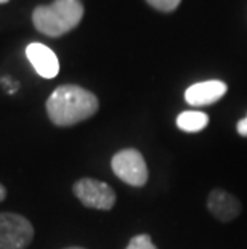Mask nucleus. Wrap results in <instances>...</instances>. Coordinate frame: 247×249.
<instances>
[{
    "label": "nucleus",
    "instance_id": "obj_1",
    "mask_svg": "<svg viewBox=\"0 0 247 249\" xmlns=\"http://www.w3.org/2000/svg\"><path fill=\"white\" fill-rule=\"evenodd\" d=\"M98 98L79 86H60L47 100V114L55 125L71 127L92 118L98 111Z\"/></svg>",
    "mask_w": 247,
    "mask_h": 249
},
{
    "label": "nucleus",
    "instance_id": "obj_2",
    "mask_svg": "<svg viewBox=\"0 0 247 249\" xmlns=\"http://www.w3.org/2000/svg\"><path fill=\"white\" fill-rule=\"evenodd\" d=\"M83 5L81 0H55L34 10L33 23L39 33L49 37L67 34L82 21Z\"/></svg>",
    "mask_w": 247,
    "mask_h": 249
},
{
    "label": "nucleus",
    "instance_id": "obj_3",
    "mask_svg": "<svg viewBox=\"0 0 247 249\" xmlns=\"http://www.w3.org/2000/svg\"><path fill=\"white\" fill-rule=\"evenodd\" d=\"M111 167L124 183L132 187H143L148 182V166L143 155L135 148H125L115 153L111 160Z\"/></svg>",
    "mask_w": 247,
    "mask_h": 249
},
{
    "label": "nucleus",
    "instance_id": "obj_4",
    "mask_svg": "<svg viewBox=\"0 0 247 249\" xmlns=\"http://www.w3.org/2000/svg\"><path fill=\"white\" fill-rule=\"evenodd\" d=\"M34 238V227L26 217L0 213V249H26Z\"/></svg>",
    "mask_w": 247,
    "mask_h": 249
},
{
    "label": "nucleus",
    "instance_id": "obj_5",
    "mask_svg": "<svg viewBox=\"0 0 247 249\" xmlns=\"http://www.w3.org/2000/svg\"><path fill=\"white\" fill-rule=\"evenodd\" d=\"M76 198L90 209L109 211L115 204V192L97 178H81L72 187Z\"/></svg>",
    "mask_w": 247,
    "mask_h": 249
},
{
    "label": "nucleus",
    "instance_id": "obj_6",
    "mask_svg": "<svg viewBox=\"0 0 247 249\" xmlns=\"http://www.w3.org/2000/svg\"><path fill=\"white\" fill-rule=\"evenodd\" d=\"M207 209L217 220L228 224L241 214L243 206L234 195L225 192L222 188H215L207 196Z\"/></svg>",
    "mask_w": 247,
    "mask_h": 249
},
{
    "label": "nucleus",
    "instance_id": "obj_7",
    "mask_svg": "<svg viewBox=\"0 0 247 249\" xmlns=\"http://www.w3.org/2000/svg\"><path fill=\"white\" fill-rule=\"evenodd\" d=\"M26 56L35 72L44 79H53L60 72V61L55 52L40 42H33L26 47Z\"/></svg>",
    "mask_w": 247,
    "mask_h": 249
},
{
    "label": "nucleus",
    "instance_id": "obj_8",
    "mask_svg": "<svg viewBox=\"0 0 247 249\" xmlns=\"http://www.w3.org/2000/svg\"><path fill=\"white\" fill-rule=\"evenodd\" d=\"M227 84L222 81H204L186 89L185 100L191 107H209L217 103L227 93Z\"/></svg>",
    "mask_w": 247,
    "mask_h": 249
},
{
    "label": "nucleus",
    "instance_id": "obj_9",
    "mask_svg": "<svg viewBox=\"0 0 247 249\" xmlns=\"http://www.w3.org/2000/svg\"><path fill=\"white\" fill-rule=\"evenodd\" d=\"M209 116L202 111H183L177 118V127L188 134H196L207 127Z\"/></svg>",
    "mask_w": 247,
    "mask_h": 249
},
{
    "label": "nucleus",
    "instance_id": "obj_10",
    "mask_svg": "<svg viewBox=\"0 0 247 249\" xmlns=\"http://www.w3.org/2000/svg\"><path fill=\"white\" fill-rule=\"evenodd\" d=\"M125 249H157L154 246V243L151 241V236L146 235V233H141V235L133 236L132 240L129 241V245Z\"/></svg>",
    "mask_w": 247,
    "mask_h": 249
},
{
    "label": "nucleus",
    "instance_id": "obj_11",
    "mask_svg": "<svg viewBox=\"0 0 247 249\" xmlns=\"http://www.w3.org/2000/svg\"><path fill=\"white\" fill-rule=\"evenodd\" d=\"M152 8L159 10V12H164V13H169L173 12L178 5H180L181 0H146Z\"/></svg>",
    "mask_w": 247,
    "mask_h": 249
},
{
    "label": "nucleus",
    "instance_id": "obj_12",
    "mask_svg": "<svg viewBox=\"0 0 247 249\" xmlns=\"http://www.w3.org/2000/svg\"><path fill=\"white\" fill-rule=\"evenodd\" d=\"M236 129H238V134L241 137H247V116L244 119H241L238 125H236Z\"/></svg>",
    "mask_w": 247,
    "mask_h": 249
},
{
    "label": "nucleus",
    "instance_id": "obj_13",
    "mask_svg": "<svg viewBox=\"0 0 247 249\" xmlns=\"http://www.w3.org/2000/svg\"><path fill=\"white\" fill-rule=\"evenodd\" d=\"M5 196H7V190L3 188V185H0V201H3Z\"/></svg>",
    "mask_w": 247,
    "mask_h": 249
},
{
    "label": "nucleus",
    "instance_id": "obj_14",
    "mask_svg": "<svg viewBox=\"0 0 247 249\" xmlns=\"http://www.w3.org/2000/svg\"><path fill=\"white\" fill-rule=\"evenodd\" d=\"M65 249H85V248H81V246H71V248H65Z\"/></svg>",
    "mask_w": 247,
    "mask_h": 249
},
{
    "label": "nucleus",
    "instance_id": "obj_15",
    "mask_svg": "<svg viewBox=\"0 0 247 249\" xmlns=\"http://www.w3.org/2000/svg\"><path fill=\"white\" fill-rule=\"evenodd\" d=\"M8 2V0H0V3H7Z\"/></svg>",
    "mask_w": 247,
    "mask_h": 249
}]
</instances>
